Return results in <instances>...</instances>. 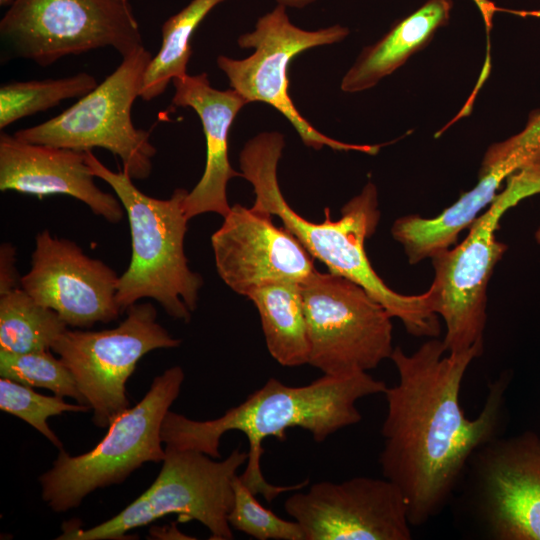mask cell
<instances>
[{
	"label": "cell",
	"instance_id": "e0dca14e",
	"mask_svg": "<svg viewBox=\"0 0 540 540\" xmlns=\"http://www.w3.org/2000/svg\"><path fill=\"white\" fill-rule=\"evenodd\" d=\"M86 161V151L35 144L14 135H0V190L36 195L71 196L110 223L124 208L118 197L102 191Z\"/></svg>",
	"mask_w": 540,
	"mask_h": 540
},
{
	"label": "cell",
	"instance_id": "d4e9b609",
	"mask_svg": "<svg viewBox=\"0 0 540 540\" xmlns=\"http://www.w3.org/2000/svg\"><path fill=\"white\" fill-rule=\"evenodd\" d=\"M88 405L66 403L60 396H45L13 380L0 379V409L31 425L58 449L62 443L49 428L47 419L64 412H86Z\"/></svg>",
	"mask_w": 540,
	"mask_h": 540
},
{
	"label": "cell",
	"instance_id": "ac0fdd59",
	"mask_svg": "<svg viewBox=\"0 0 540 540\" xmlns=\"http://www.w3.org/2000/svg\"><path fill=\"white\" fill-rule=\"evenodd\" d=\"M172 83L175 87L173 105L196 111L206 139L205 169L199 182L185 197L186 216L190 220L213 212L224 217L231 208L227 200V184L234 177H242V173L235 171L229 161V131L238 112L249 102L234 89L222 91L213 88L206 73L187 74L173 79Z\"/></svg>",
	"mask_w": 540,
	"mask_h": 540
},
{
	"label": "cell",
	"instance_id": "ffe728a7",
	"mask_svg": "<svg viewBox=\"0 0 540 540\" xmlns=\"http://www.w3.org/2000/svg\"><path fill=\"white\" fill-rule=\"evenodd\" d=\"M246 297L258 310L271 356L285 367L308 364L309 341L300 283L266 284L251 290Z\"/></svg>",
	"mask_w": 540,
	"mask_h": 540
},
{
	"label": "cell",
	"instance_id": "d6a6232c",
	"mask_svg": "<svg viewBox=\"0 0 540 540\" xmlns=\"http://www.w3.org/2000/svg\"><path fill=\"white\" fill-rule=\"evenodd\" d=\"M536 163L540 164V158L538 160L535 161Z\"/></svg>",
	"mask_w": 540,
	"mask_h": 540
},
{
	"label": "cell",
	"instance_id": "4316f807",
	"mask_svg": "<svg viewBox=\"0 0 540 540\" xmlns=\"http://www.w3.org/2000/svg\"><path fill=\"white\" fill-rule=\"evenodd\" d=\"M540 158V111L529 117L525 128L511 138L493 144L487 150L482 167L495 163L507 165L513 172Z\"/></svg>",
	"mask_w": 540,
	"mask_h": 540
},
{
	"label": "cell",
	"instance_id": "44dd1931",
	"mask_svg": "<svg viewBox=\"0 0 540 540\" xmlns=\"http://www.w3.org/2000/svg\"><path fill=\"white\" fill-rule=\"evenodd\" d=\"M225 0H192L162 25L161 47L144 74L140 97L150 101L161 95L175 78L187 75L191 38L202 20Z\"/></svg>",
	"mask_w": 540,
	"mask_h": 540
},
{
	"label": "cell",
	"instance_id": "8fae6325",
	"mask_svg": "<svg viewBox=\"0 0 540 540\" xmlns=\"http://www.w3.org/2000/svg\"><path fill=\"white\" fill-rule=\"evenodd\" d=\"M309 341L308 364L324 375L368 372L390 358L393 318L363 287L315 270L300 283Z\"/></svg>",
	"mask_w": 540,
	"mask_h": 540
},
{
	"label": "cell",
	"instance_id": "52a82bcc",
	"mask_svg": "<svg viewBox=\"0 0 540 540\" xmlns=\"http://www.w3.org/2000/svg\"><path fill=\"white\" fill-rule=\"evenodd\" d=\"M248 452L235 448L221 461L195 451L165 446L162 468L152 485L114 517L88 529L63 527L60 540L123 539L137 527L169 514L198 521L212 540L233 539L228 515L234 502L233 481Z\"/></svg>",
	"mask_w": 540,
	"mask_h": 540
},
{
	"label": "cell",
	"instance_id": "7a4b0ae2",
	"mask_svg": "<svg viewBox=\"0 0 540 540\" xmlns=\"http://www.w3.org/2000/svg\"><path fill=\"white\" fill-rule=\"evenodd\" d=\"M384 381L367 372L350 376L324 375L303 386H289L269 378L242 403L222 416L205 421L192 420L168 411L162 423L161 438L165 446L195 450L214 459L220 457L221 437L229 431L242 432L248 440V459L239 475L243 484L255 495L272 501L284 492L304 488L309 480L290 486H275L263 476L262 443L267 437L286 440V430L302 428L314 441L323 442L338 430L359 423L362 415L359 399L385 392Z\"/></svg>",
	"mask_w": 540,
	"mask_h": 540
},
{
	"label": "cell",
	"instance_id": "ba28073f",
	"mask_svg": "<svg viewBox=\"0 0 540 540\" xmlns=\"http://www.w3.org/2000/svg\"><path fill=\"white\" fill-rule=\"evenodd\" d=\"M122 58L103 82L71 107L46 122L16 131L14 136L78 151L103 148L121 159L132 179L148 178L157 150L150 133L134 126L131 111L152 56L142 46Z\"/></svg>",
	"mask_w": 540,
	"mask_h": 540
},
{
	"label": "cell",
	"instance_id": "2e32d148",
	"mask_svg": "<svg viewBox=\"0 0 540 540\" xmlns=\"http://www.w3.org/2000/svg\"><path fill=\"white\" fill-rule=\"evenodd\" d=\"M211 245L220 278L243 296L274 282L301 283L316 270L297 238L275 226L272 214L254 207L231 206Z\"/></svg>",
	"mask_w": 540,
	"mask_h": 540
},
{
	"label": "cell",
	"instance_id": "9c48e42d",
	"mask_svg": "<svg viewBox=\"0 0 540 540\" xmlns=\"http://www.w3.org/2000/svg\"><path fill=\"white\" fill-rule=\"evenodd\" d=\"M0 36L12 56L42 67L99 48L124 57L143 46L128 0H13Z\"/></svg>",
	"mask_w": 540,
	"mask_h": 540
},
{
	"label": "cell",
	"instance_id": "f546056e",
	"mask_svg": "<svg viewBox=\"0 0 540 540\" xmlns=\"http://www.w3.org/2000/svg\"><path fill=\"white\" fill-rule=\"evenodd\" d=\"M495 11H506L521 17H536L540 18V8L535 10H507L501 8H495Z\"/></svg>",
	"mask_w": 540,
	"mask_h": 540
},
{
	"label": "cell",
	"instance_id": "cb8c5ba5",
	"mask_svg": "<svg viewBox=\"0 0 540 540\" xmlns=\"http://www.w3.org/2000/svg\"><path fill=\"white\" fill-rule=\"evenodd\" d=\"M0 375L29 387L49 389L57 396L70 397L87 405L70 370L50 350L27 353L0 351Z\"/></svg>",
	"mask_w": 540,
	"mask_h": 540
},
{
	"label": "cell",
	"instance_id": "6da1fadb",
	"mask_svg": "<svg viewBox=\"0 0 540 540\" xmlns=\"http://www.w3.org/2000/svg\"><path fill=\"white\" fill-rule=\"evenodd\" d=\"M481 354L476 349L448 353L437 337L411 354L399 346L391 354L398 382L384 392L387 413L379 464L383 477L403 493L412 526L425 524L445 508L472 453L501 435L509 377L489 384L476 418H467L459 402L465 373Z\"/></svg>",
	"mask_w": 540,
	"mask_h": 540
},
{
	"label": "cell",
	"instance_id": "4fadbf2b",
	"mask_svg": "<svg viewBox=\"0 0 540 540\" xmlns=\"http://www.w3.org/2000/svg\"><path fill=\"white\" fill-rule=\"evenodd\" d=\"M115 328L101 331L66 329L51 350L72 373L96 426L109 427L129 407L126 382L147 353L180 345L157 322L152 303H135Z\"/></svg>",
	"mask_w": 540,
	"mask_h": 540
},
{
	"label": "cell",
	"instance_id": "30bf717a",
	"mask_svg": "<svg viewBox=\"0 0 540 540\" xmlns=\"http://www.w3.org/2000/svg\"><path fill=\"white\" fill-rule=\"evenodd\" d=\"M457 491L465 519L485 539L540 540V438L525 432L481 445Z\"/></svg>",
	"mask_w": 540,
	"mask_h": 540
},
{
	"label": "cell",
	"instance_id": "d6986e66",
	"mask_svg": "<svg viewBox=\"0 0 540 540\" xmlns=\"http://www.w3.org/2000/svg\"><path fill=\"white\" fill-rule=\"evenodd\" d=\"M452 7V0H427L399 21L378 42L364 48L344 75L342 91L354 93L369 89L401 67L448 23Z\"/></svg>",
	"mask_w": 540,
	"mask_h": 540
},
{
	"label": "cell",
	"instance_id": "f1b7e54d",
	"mask_svg": "<svg viewBox=\"0 0 540 540\" xmlns=\"http://www.w3.org/2000/svg\"><path fill=\"white\" fill-rule=\"evenodd\" d=\"M278 4L291 8H304L317 0H276Z\"/></svg>",
	"mask_w": 540,
	"mask_h": 540
},
{
	"label": "cell",
	"instance_id": "7402d4cb",
	"mask_svg": "<svg viewBox=\"0 0 540 540\" xmlns=\"http://www.w3.org/2000/svg\"><path fill=\"white\" fill-rule=\"evenodd\" d=\"M66 329L54 310L36 302L22 287L0 294V351L51 350Z\"/></svg>",
	"mask_w": 540,
	"mask_h": 540
},
{
	"label": "cell",
	"instance_id": "83f0119b",
	"mask_svg": "<svg viewBox=\"0 0 540 540\" xmlns=\"http://www.w3.org/2000/svg\"><path fill=\"white\" fill-rule=\"evenodd\" d=\"M15 248L11 244H2L0 247V294L8 292L17 286V272L15 268Z\"/></svg>",
	"mask_w": 540,
	"mask_h": 540
},
{
	"label": "cell",
	"instance_id": "3957f363",
	"mask_svg": "<svg viewBox=\"0 0 540 540\" xmlns=\"http://www.w3.org/2000/svg\"><path fill=\"white\" fill-rule=\"evenodd\" d=\"M279 132H263L249 140L240 153L242 177L254 189L252 207L278 216L313 258L329 272L344 276L363 287L392 317L401 320L406 331L416 337H438V315L433 310L430 288L421 294L405 295L392 290L372 267L365 241L378 225L380 211L376 186L369 182L360 194L341 209V217L331 220L329 208L320 222L306 220L284 198L278 182L277 166L284 148Z\"/></svg>",
	"mask_w": 540,
	"mask_h": 540
},
{
	"label": "cell",
	"instance_id": "603a6c76",
	"mask_svg": "<svg viewBox=\"0 0 540 540\" xmlns=\"http://www.w3.org/2000/svg\"><path fill=\"white\" fill-rule=\"evenodd\" d=\"M94 76L76 75L42 81L11 82L0 88V128L15 121L46 111L60 102L81 98L97 86Z\"/></svg>",
	"mask_w": 540,
	"mask_h": 540
},
{
	"label": "cell",
	"instance_id": "1f68e13d",
	"mask_svg": "<svg viewBox=\"0 0 540 540\" xmlns=\"http://www.w3.org/2000/svg\"><path fill=\"white\" fill-rule=\"evenodd\" d=\"M13 0H0L1 6L10 5Z\"/></svg>",
	"mask_w": 540,
	"mask_h": 540
},
{
	"label": "cell",
	"instance_id": "277c9868",
	"mask_svg": "<svg viewBox=\"0 0 540 540\" xmlns=\"http://www.w3.org/2000/svg\"><path fill=\"white\" fill-rule=\"evenodd\" d=\"M86 161L95 177L115 192L126 212L131 234V259L119 276L116 301L121 313L137 301L156 300L166 313L189 322L199 300L202 277L193 272L184 252L189 219L184 210L186 189L168 199L146 195L127 172L107 168L92 151Z\"/></svg>",
	"mask_w": 540,
	"mask_h": 540
},
{
	"label": "cell",
	"instance_id": "9a60e30c",
	"mask_svg": "<svg viewBox=\"0 0 540 540\" xmlns=\"http://www.w3.org/2000/svg\"><path fill=\"white\" fill-rule=\"evenodd\" d=\"M119 276L75 242L43 230L36 235L31 269L20 278L36 302L54 310L67 326L90 328L116 320Z\"/></svg>",
	"mask_w": 540,
	"mask_h": 540
},
{
	"label": "cell",
	"instance_id": "484cf974",
	"mask_svg": "<svg viewBox=\"0 0 540 540\" xmlns=\"http://www.w3.org/2000/svg\"><path fill=\"white\" fill-rule=\"evenodd\" d=\"M234 502L228 515L232 529L258 540H305L300 524L285 520L262 506L237 475L233 481Z\"/></svg>",
	"mask_w": 540,
	"mask_h": 540
},
{
	"label": "cell",
	"instance_id": "5bb4252c",
	"mask_svg": "<svg viewBox=\"0 0 540 540\" xmlns=\"http://www.w3.org/2000/svg\"><path fill=\"white\" fill-rule=\"evenodd\" d=\"M284 509L305 540L412 539L406 499L384 477L321 481L289 496Z\"/></svg>",
	"mask_w": 540,
	"mask_h": 540
},
{
	"label": "cell",
	"instance_id": "5b68a950",
	"mask_svg": "<svg viewBox=\"0 0 540 540\" xmlns=\"http://www.w3.org/2000/svg\"><path fill=\"white\" fill-rule=\"evenodd\" d=\"M540 194V165L531 163L507 178V185L469 227L465 239L430 259L434 267L433 310L446 327L448 353L483 352L487 289L493 269L507 250L496 232L504 214L520 201Z\"/></svg>",
	"mask_w": 540,
	"mask_h": 540
},
{
	"label": "cell",
	"instance_id": "4dcf8cb0",
	"mask_svg": "<svg viewBox=\"0 0 540 540\" xmlns=\"http://www.w3.org/2000/svg\"><path fill=\"white\" fill-rule=\"evenodd\" d=\"M535 239L538 244H540V227L535 232Z\"/></svg>",
	"mask_w": 540,
	"mask_h": 540
},
{
	"label": "cell",
	"instance_id": "8992f818",
	"mask_svg": "<svg viewBox=\"0 0 540 540\" xmlns=\"http://www.w3.org/2000/svg\"><path fill=\"white\" fill-rule=\"evenodd\" d=\"M184 372L170 367L156 376L145 396L117 415L104 438L89 452L71 456L63 448L39 482L42 499L55 512L78 507L91 492L123 482L146 462H162L161 428L178 397Z\"/></svg>",
	"mask_w": 540,
	"mask_h": 540
},
{
	"label": "cell",
	"instance_id": "7c38bea8",
	"mask_svg": "<svg viewBox=\"0 0 540 540\" xmlns=\"http://www.w3.org/2000/svg\"><path fill=\"white\" fill-rule=\"evenodd\" d=\"M348 34L349 29L341 25L314 31L301 29L291 23L286 7L278 4L258 19L254 31L238 38L241 48L255 49L253 54L240 60L220 55L217 64L232 89L248 102H263L279 111L308 147L320 150L328 146L333 150L373 155L380 146L340 142L319 132L296 109L288 93V66L296 55L313 47L340 42Z\"/></svg>",
	"mask_w": 540,
	"mask_h": 540
}]
</instances>
